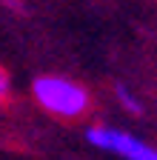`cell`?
Segmentation results:
<instances>
[{
	"label": "cell",
	"mask_w": 157,
	"mask_h": 160,
	"mask_svg": "<svg viewBox=\"0 0 157 160\" xmlns=\"http://www.w3.org/2000/svg\"><path fill=\"white\" fill-rule=\"evenodd\" d=\"M32 94L40 103V109H46L49 114L60 117V120H77L91 106L89 89L83 83H77V80H71V77H63V74L37 77L32 83Z\"/></svg>",
	"instance_id": "cell-1"
},
{
	"label": "cell",
	"mask_w": 157,
	"mask_h": 160,
	"mask_svg": "<svg viewBox=\"0 0 157 160\" xmlns=\"http://www.w3.org/2000/svg\"><path fill=\"white\" fill-rule=\"evenodd\" d=\"M89 143L103 149L109 154H117L123 160H157V146L140 140L131 132H123V129H114V126H91L86 132Z\"/></svg>",
	"instance_id": "cell-2"
},
{
	"label": "cell",
	"mask_w": 157,
	"mask_h": 160,
	"mask_svg": "<svg viewBox=\"0 0 157 160\" xmlns=\"http://www.w3.org/2000/svg\"><path fill=\"white\" fill-rule=\"evenodd\" d=\"M114 92H117V103H120L129 114H140V112H143V103L137 100V94H134L129 86H117Z\"/></svg>",
	"instance_id": "cell-3"
},
{
	"label": "cell",
	"mask_w": 157,
	"mask_h": 160,
	"mask_svg": "<svg viewBox=\"0 0 157 160\" xmlns=\"http://www.w3.org/2000/svg\"><path fill=\"white\" fill-rule=\"evenodd\" d=\"M9 94H12V80H9V74H6V69L0 66V106L9 100Z\"/></svg>",
	"instance_id": "cell-4"
},
{
	"label": "cell",
	"mask_w": 157,
	"mask_h": 160,
	"mask_svg": "<svg viewBox=\"0 0 157 160\" xmlns=\"http://www.w3.org/2000/svg\"><path fill=\"white\" fill-rule=\"evenodd\" d=\"M0 3H3L6 9H12V12H17V14L26 12V3H23V0H0Z\"/></svg>",
	"instance_id": "cell-5"
}]
</instances>
